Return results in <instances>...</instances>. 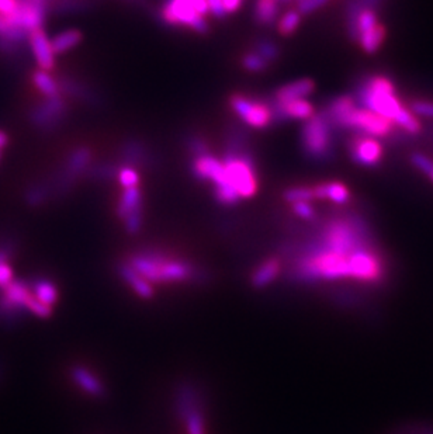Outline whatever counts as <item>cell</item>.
<instances>
[{"label":"cell","mask_w":433,"mask_h":434,"mask_svg":"<svg viewBox=\"0 0 433 434\" xmlns=\"http://www.w3.org/2000/svg\"><path fill=\"white\" fill-rule=\"evenodd\" d=\"M30 50L38 66L42 71H51L55 65V54L51 41L48 39L44 28H37L28 34Z\"/></svg>","instance_id":"30bf717a"},{"label":"cell","mask_w":433,"mask_h":434,"mask_svg":"<svg viewBox=\"0 0 433 434\" xmlns=\"http://www.w3.org/2000/svg\"><path fill=\"white\" fill-rule=\"evenodd\" d=\"M193 172L197 179L202 180H211L215 186H220L227 181L224 162L218 161L213 155H203L197 156L193 163Z\"/></svg>","instance_id":"7c38bea8"},{"label":"cell","mask_w":433,"mask_h":434,"mask_svg":"<svg viewBox=\"0 0 433 434\" xmlns=\"http://www.w3.org/2000/svg\"><path fill=\"white\" fill-rule=\"evenodd\" d=\"M207 5H209V10L214 15V17H217V19L225 17L227 12L224 9L222 0H207Z\"/></svg>","instance_id":"f35d334b"},{"label":"cell","mask_w":433,"mask_h":434,"mask_svg":"<svg viewBox=\"0 0 433 434\" xmlns=\"http://www.w3.org/2000/svg\"><path fill=\"white\" fill-rule=\"evenodd\" d=\"M118 271L121 278L141 300H151L155 296L154 285L147 278H143L138 271H135L128 263L121 264Z\"/></svg>","instance_id":"4fadbf2b"},{"label":"cell","mask_w":433,"mask_h":434,"mask_svg":"<svg viewBox=\"0 0 433 434\" xmlns=\"http://www.w3.org/2000/svg\"><path fill=\"white\" fill-rule=\"evenodd\" d=\"M314 190L311 187H293L284 192V200L288 203H308L314 200Z\"/></svg>","instance_id":"4316f807"},{"label":"cell","mask_w":433,"mask_h":434,"mask_svg":"<svg viewBox=\"0 0 433 434\" xmlns=\"http://www.w3.org/2000/svg\"><path fill=\"white\" fill-rule=\"evenodd\" d=\"M314 87H315V84L310 79H300L297 82L288 83V84L280 87L274 93V102L276 103H287V102L306 99L307 96H310L314 91Z\"/></svg>","instance_id":"2e32d148"},{"label":"cell","mask_w":433,"mask_h":434,"mask_svg":"<svg viewBox=\"0 0 433 434\" xmlns=\"http://www.w3.org/2000/svg\"><path fill=\"white\" fill-rule=\"evenodd\" d=\"M281 2H288V0H281Z\"/></svg>","instance_id":"7bdbcfd3"},{"label":"cell","mask_w":433,"mask_h":434,"mask_svg":"<svg viewBox=\"0 0 433 434\" xmlns=\"http://www.w3.org/2000/svg\"><path fill=\"white\" fill-rule=\"evenodd\" d=\"M386 274V259L374 246L373 235L359 215L326 222L296 266V277L303 281L353 280L377 284L384 281Z\"/></svg>","instance_id":"6da1fadb"},{"label":"cell","mask_w":433,"mask_h":434,"mask_svg":"<svg viewBox=\"0 0 433 434\" xmlns=\"http://www.w3.org/2000/svg\"><path fill=\"white\" fill-rule=\"evenodd\" d=\"M315 199L330 200L336 204H346L351 200V192L342 183H324L312 187Z\"/></svg>","instance_id":"e0dca14e"},{"label":"cell","mask_w":433,"mask_h":434,"mask_svg":"<svg viewBox=\"0 0 433 434\" xmlns=\"http://www.w3.org/2000/svg\"><path fill=\"white\" fill-rule=\"evenodd\" d=\"M225 176L228 184L240 199L252 197L258 190L256 172L252 158L239 148H229L225 161Z\"/></svg>","instance_id":"277c9868"},{"label":"cell","mask_w":433,"mask_h":434,"mask_svg":"<svg viewBox=\"0 0 433 434\" xmlns=\"http://www.w3.org/2000/svg\"><path fill=\"white\" fill-rule=\"evenodd\" d=\"M80 41H82V33H80L79 30H67V31H62L61 34L55 35V37L51 39L53 51H54L55 55L64 54V53L69 51L71 48L76 46Z\"/></svg>","instance_id":"44dd1931"},{"label":"cell","mask_w":433,"mask_h":434,"mask_svg":"<svg viewBox=\"0 0 433 434\" xmlns=\"http://www.w3.org/2000/svg\"><path fill=\"white\" fill-rule=\"evenodd\" d=\"M184 424L187 434H206V419L202 409L190 413L184 419Z\"/></svg>","instance_id":"83f0119b"},{"label":"cell","mask_w":433,"mask_h":434,"mask_svg":"<svg viewBox=\"0 0 433 434\" xmlns=\"http://www.w3.org/2000/svg\"><path fill=\"white\" fill-rule=\"evenodd\" d=\"M280 269H281V266H280V262L277 259L266 260L252 274V278H251L252 287L256 289L267 287L269 284H272L276 280V277L280 273Z\"/></svg>","instance_id":"d6986e66"},{"label":"cell","mask_w":433,"mask_h":434,"mask_svg":"<svg viewBox=\"0 0 433 434\" xmlns=\"http://www.w3.org/2000/svg\"><path fill=\"white\" fill-rule=\"evenodd\" d=\"M8 143V136L5 132H0V150H2L5 145Z\"/></svg>","instance_id":"60d3db41"},{"label":"cell","mask_w":433,"mask_h":434,"mask_svg":"<svg viewBox=\"0 0 433 434\" xmlns=\"http://www.w3.org/2000/svg\"><path fill=\"white\" fill-rule=\"evenodd\" d=\"M299 2H301V0H299Z\"/></svg>","instance_id":"ee69618b"},{"label":"cell","mask_w":433,"mask_h":434,"mask_svg":"<svg viewBox=\"0 0 433 434\" xmlns=\"http://www.w3.org/2000/svg\"><path fill=\"white\" fill-rule=\"evenodd\" d=\"M279 13L277 0H258L255 5V19L262 26L274 23Z\"/></svg>","instance_id":"603a6c76"},{"label":"cell","mask_w":433,"mask_h":434,"mask_svg":"<svg viewBox=\"0 0 433 434\" xmlns=\"http://www.w3.org/2000/svg\"><path fill=\"white\" fill-rule=\"evenodd\" d=\"M200 399L197 392L190 385H183V387L176 394V410L182 420H184L190 413L200 410Z\"/></svg>","instance_id":"ac0fdd59"},{"label":"cell","mask_w":433,"mask_h":434,"mask_svg":"<svg viewBox=\"0 0 433 434\" xmlns=\"http://www.w3.org/2000/svg\"><path fill=\"white\" fill-rule=\"evenodd\" d=\"M362 107L387 118L396 127L415 135L421 132L416 116L400 102L394 83L387 76H371L363 82L357 91Z\"/></svg>","instance_id":"7a4b0ae2"},{"label":"cell","mask_w":433,"mask_h":434,"mask_svg":"<svg viewBox=\"0 0 433 434\" xmlns=\"http://www.w3.org/2000/svg\"><path fill=\"white\" fill-rule=\"evenodd\" d=\"M232 110L254 128H265L273 121L272 107L259 100H252L245 96L236 94L231 99Z\"/></svg>","instance_id":"ba28073f"},{"label":"cell","mask_w":433,"mask_h":434,"mask_svg":"<svg viewBox=\"0 0 433 434\" xmlns=\"http://www.w3.org/2000/svg\"><path fill=\"white\" fill-rule=\"evenodd\" d=\"M256 54L260 55L266 62H272L279 57V48L269 39H262L256 44Z\"/></svg>","instance_id":"f546056e"},{"label":"cell","mask_w":433,"mask_h":434,"mask_svg":"<svg viewBox=\"0 0 433 434\" xmlns=\"http://www.w3.org/2000/svg\"><path fill=\"white\" fill-rule=\"evenodd\" d=\"M141 208V191L138 187L125 188L121 201L118 204V215L125 219L130 214Z\"/></svg>","instance_id":"cb8c5ba5"},{"label":"cell","mask_w":433,"mask_h":434,"mask_svg":"<svg viewBox=\"0 0 433 434\" xmlns=\"http://www.w3.org/2000/svg\"><path fill=\"white\" fill-rule=\"evenodd\" d=\"M118 180L124 188H134L139 183V176L134 169L123 168L118 173Z\"/></svg>","instance_id":"4dcf8cb0"},{"label":"cell","mask_w":433,"mask_h":434,"mask_svg":"<svg viewBox=\"0 0 433 434\" xmlns=\"http://www.w3.org/2000/svg\"><path fill=\"white\" fill-rule=\"evenodd\" d=\"M429 177H430V179H432V181H433V170L429 173Z\"/></svg>","instance_id":"b9f144b4"},{"label":"cell","mask_w":433,"mask_h":434,"mask_svg":"<svg viewBox=\"0 0 433 434\" xmlns=\"http://www.w3.org/2000/svg\"><path fill=\"white\" fill-rule=\"evenodd\" d=\"M326 2L328 0H301V2H299V13H303V15L311 13L322 8Z\"/></svg>","instance_id":"d590c367"},{"label":"cell","mask_w":433,"mask_h":434,"mask_svg":"<svg viewBox=\"0 0 433 434\" xmlns=\"http://www.w3.org/2000/svg\"><path fill=\"white\" fill-rule=\"evenodd\" d=\"M125 229L128 230V233L134 235L136 232H139L141 229V225H142V208L134 211L132 214H130L125 219Z\"/></svg>","instance_id":"836d02e7"},{"label":"cell","mask_w":433,"mask_h":434,"mask_svg":"<svg viewBox=\"0 0 433 434\" xmlns=\"http://www.w3.org/2000/svg\"><path fill=\"white\" fill-rule=\"evenodd\" d=\"M64 113H65V105L58 96V98L48 99L46 103L37 107V110L31 116V120L35 124L48 128L51 124H57L58 121H61V117Z\"/></svg>","instance_id":"9a60e30c"},{"label":"cell","mask_w":433,"mask_h":434,"mask_svg":"<svg viewBox=\"0 0 433 434\" xmlns=\"http://www.w3.org/2000/svg\"><path fill=\"white\" fill-rule=\"evenodd\" d=\"M415 116L425 117V118H433V103L432 102H423L418 100L411 105L409 109Z\"/></svg>","instance_id":"d6a6232c"},{"label":"cell","mask_w":433,"mask_h":434,"mask_svg":"<svg viewBox=\"0 0 433 434\" xmlns=\"http://www.w3.org/2000/svg\"><path fill=\"white\" fill-rule=\"evenodd\" d=\"M299 24H300L299 10H290V12H287L279 21V31L283 35H290L292 33L296 31Z\"/></svg>","instance_id":"f1b7e54d"},{"label":"cell","mask_w":433,"mask_h":434,"mask_svg":"<svg viewBox=\"0 0 433 434\" xmlns=\"http://www.w3.org/2000/svg\"><path fill=\"white\" fill-rule=\"evenodd\" d=\"M303 148L306 155L317 161L328 159L332 155L330 124L324 114H314L303 128Z\"/></svg>","instance_id":"5b68a950"},{"label":"cell","mask_w":433,"mask_h":434,"mask_svg":"<svg viewBox=\"0 0 433 434\" xmlns=\"http://www.w3.org/2000/svg\"><path fill=\"white\" fill-rule=\"evenodd\" d=\"M33 82L37 86V89L44 96H46L48 99L58 98L60 96V84L50 75H48L46 71H42V69L35 71L33 73Z\"/></svg>","instance_id":"7402d4cb"},{"label":"cell","mask_w":433,"mask_h":434,"mask_svg":"<svg viewBox=\"0 0 433 434\" xmlns=\"http://www.w3.org/2000/svg\"><path fill=\"white\" fill-rule=\"evenodd\" d=\"M394 124L364 107H355L341 123L338 128L353 129L357 134L373 138H386L394 131Z\"/></svg>","instance_id":"8992f818"},{"label":"cell","mask_w":433,"mask_h":434,"mask_svg":"<svg viewBox=\"0 0 433 434\" xmlns=\"http://www.w3.org/2000/svg\"><path fill=\"white\" fill-rule=\"evenodd\" d=\"M244 66L251 71V72H262L266 69L267 66V62L260 57L256 53H252V54H248L244 61H242Z\"/></svg>","instance_id":"1f68e13d"},{"label":"cell","mask_w":433,"mask_h":434,"mask_svg":"<svg viewBox=\"0 0 433 434\" xmlns=\"http://www.w3.org/2000/svg\"><path fill=\"white\" fill-rule=\"evenodd\" d=\"M71 374H72L73 382L87 395H90L93 398H103L105 397L106 387L103 385V382L93 372H90L87 368L73 367Z\"/></svg>","instance_id":"5bb4252c"},{"label":"cell","mask_w":433,"mask_h":434,"mask_svg":"<svg viewBox=\"0 0 433 434\" xmlns=\"http://www.w3.org/2000/svg\"><path fill=\"white\" fill-rule=\"evenodd\" d=\"M411 161H412V163H414L415 168H418L422 173H425V174H427V176H429V173L433 170V162H432L427 156H425V155H422V154H414L412 158H411Z\"/></svg>","instance_id":"e575fe53"},{"label":"cell","mask_w":433,"mask_h":434,"mask_svg":"<svg viewBox=\"0 0 433 434\" xmlns=\"http://www.w3.org/2000/svg\"><path fill=\"white\" fill-rule=\"evenodd\" d=\"M222 5L227 13H233L242 5V0H222Z\"/></svg>","instance_id":"ab89813d"},{"label":"cell","mask_w":433,"mask_h":434,"mask_svg":"<svg viewBox=\"0 0 433 434\" xmlns=\"http://www.w3.org/2000/svg\"><path fill=\"white\" fill-rule=\"evenodd\" d=\"M293 210H294V213L299 217H301V218H304L307 221H311V219L315 218V211H314V208L308 203H296L293 206Z\"/></svg>","instance_id":"8d00e7d4"},{"label":"cell","mask_w":433,"mask_h":434,"mask_svg":"<svg viewBox=\"0 0 433 434\" xmlns=\"http://www.w3.org/2000/svg\"><path fill=\"white\" fill-rule=\"evenodd\" d=\"M273 120L276 121H285L290 118L296 120H308L314 116V107L306 99L293 100L287 103H272Z\"/></svg>","instance_id":"8fae6325"},{"label":"cell","mask_w":433,"mask_h":434,"mask_svg":"<svg viewBox=\"0 0 433 434\" xmlns=\"http://www.w3.org/2000/svg\"><path fill=\"white\" fill-rule=\"evenodd\" d=\"M35 297L41 304L51 308L58 301V289L53 282L39 280L35 284Z\"/></svg>","instance_id":"484cf974"},{"label":"cell","mask_w":433,"mask_h":434,"mask_svg":"<svg viewBox=\"0 0 433 434\" xmlns=\"http://www.w3.org/2000/svg\"><path fill=\"white\" fill-rule=\"evenodd\" d=\"M90 162V151L86 148H80L78 151H75L67 165V174H65V180L67 183L73 179L75 176H78Z\"/></svg>","instance_id":"d4e9b609"},{"label":"cell","mask_w":433,"mask_h":434,"mask_svg":"<svg viewBox=\"0 0 433 434\" xmlns=\"http://www.w3.org/2000/svg\"><path fill=\"white\" fill-rule=\"evenodd\" d=\"M135 271L151 284L154 282H184L196 278V269L184 260L166 257L157 252H142L127 262Z\"/></svg>","instance_id":"3957f363"},{"label":"cell","mask_w":433,"mask_h":434,"mask_svg":"<svg viewBox=\"0 0 433 434\" xmlns=\"http://www.w3.org/2000/svg\"><path fill=\"white\" fill-rule=\"evenodd\" d=\"M352 159L362 166H375L384 154L382 145L377 138L357 134L349 143Z\"/></svg>","instance_id":"9c48e42d"},{"label":"cell","mask_w":433,"mask_h":434,"mask_svg":"<svg viewBox=\"0 0 433 434\" xmlns=\"http://www.w3.org/2000/svg\"><path fill=\"white\" fill-rule=\"evenodd\" d=\"M188 148L195 154V156H203L207 154V145L202 138H191L188 141Z\"/></svg>","instance_id":"74e56055"},{"label":"cell","mask_w":433,"mask_h":434,"mask_svg":"<svg viewBox=\"0 0 433 434\" xmlns=\"http://www.w3.org/2000/svg\"><path fill=\"white\" fill-rule=\"evenodd\" d=\"M162 19L172 26H187L197 33H207L209 26L196 6L195 0H168L162 9Z\"/></svg>","instance_id":"52a82bcc"},{"label":"cell","mask_w":433,"mask_h":434,"mask_svg":"<svg viewBox=\"0 0 433 434\" xmlns=\"http://www.w3.org/2000/svg\"><path fill=\"white\" fill-rule=\"evenodd\" d=\"M384 39H386V28L380 23L374 28L362 34L357 41L362 45L363 51H366L367 54H374L382 45Z\"/></svg>","instance_id":"ffe728a7"}]
</instances>
